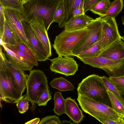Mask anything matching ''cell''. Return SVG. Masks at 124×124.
<instances>
[{
    "label": "cell",
    "mask_w": 124,
    "mask_h": 124,
    "mask_svg": "<svg viewBox=\"0 0 124 124\" xmlns=\"http://www.w3.org/2000/svg\"><path fill=\"white\" fill-rule=\"evenodd\" d=\"M89 30L73 51V56L88 48L99 40L101 32V17L95 19L88 25Z\"/></svg>",
    "instance_id": "9"
},
{
    "label": "cell",
    "mask_w": 124,
    "mask_h": 124,
    "mask_svg": "<svg viewBox=\"0 0 124 124\" xmlns=\"http://www.w3.org/2000/svg\"><path fill=\"white\" fill-rule=\"evenodd\" d=\"M84 0H62L64 9L63 19L59 24L60 28L64 27L66 23L73 17V11L81 4L84 3Z\"/></svg>",
    "instance_id": "19"
},
{
    "label": "cell",
    "mask_w": 124,
    "mask_h": 124,
    "mask_svg": "<svg viewBox=\"0 0 124 124\" xmlns=\"http://www.w3.org/2000/svg\"><path fill=\"white\" fill-rule=\"evenodd\" d=\"M93 19L85 14L73 17L65 24L64 29L68 30L79 29L87 27Z\"/></svg>",
    "instance_id": "17"
},
{
    "label": "cell",
    "mask_w": 124,
    "mask_h": 124,
    "mask_svg": "<svg viewBox=\"0 0 124 124\" xmlns=\"http://www.w3.org/2000/svg\"><path fill=\"white\" fill-rule=\"evenodd\" d=\"M7 65L15 82L22 93L26 88V84L28 75L24 71L16 67L8 60H6Z\"/></svg>",
    "instance_id": "18"
},
{
    "label": "cell",
    "mask_w": 124,
    "mask_h": 124,
    "mask_svg": "<svg viewBox=\"0 0 124 124\" xmlns=\"http://www.w3.org/2000/svg\"><path fill=\"white\" fill-rule=\"evenodd\" d=\"M15 46L32 61L34 66L38 65V61L35 55L27 45L17 41Z\"/></svg>",
    "instance_id": "27"
},
{
    "label": "cell",
    "mask_w": 124,
    "mask_h": 124,
    "mask_svg": "<svg viewBox=\"0 0 124 124\" xmlns=\"http://www.w3.org/2000/svg\"><path fill=\"white\" fill-rule=\"evenodd\" d=\"M51 93L49 88L41 94L37 101V103L39 106H45L48 102L52 99Z\"/></svg>",
    "instance_id": "33"
},
{
    "label": "cell",
    "mask_w": 124,
    "mask_h": 124,
    "mask_svg": "<svg viewBox=\"0 0 124 124\" xmlns=\"http://www.w3.org/2000/svg\"><path fill=\"white\" fill-rule=\"evenodd\" d=\"M78 93L112 108L107 90L101 77L93 74L83 79L78 84Z\"/></svg>",
    "instance_id": "3"
},
{
    "label": "cell",
    "mask_w": 124,
    "mask_h": 124,
    "mask_svg": "<svg viewBox=\"0 0 124 124\" xmlns=\"http://www.w3.org/2000/svg\"><path fill=\"white\" fill-rule=\"evenodd\" d=\"M4 13L6 21L13 31L17 41L28 46L27 40L22 23L23 18L21 12L4 8Z\"/></svg>",
    "instance_id": "10"
},
{
    "label": "cell",
    "mask_w": 124,
    "mask_h": 124,
    "mask_svg": "<svg viewBox=\"0 0 124 124\" xmlns=\"http://www.w3.org/2000/svg\"><path fill=\"white\" fill-rule=\"evenodd\" d=\"M0 46L5 50L8 60L15 66L24 71L32 70L34 66L32 63L16 54L8 48L4 44Z\"/></svg>",
    "instance_id": "16"
},
{
    "label": "cell",
    "mask_w": 124,
    "mask_h": 124,
    "mask_svg": "<svg viewBox=\"0 0 124 124\" xmlns=\"http://www.w3.org/2000/svg\"><path fill=\"white\" fill-rule=\"evenodd\" d=\"M22 23L28 46L34 54L38 61H45L49 57L42 43L27 21L23 19Z\"/></svg>",
    "instance_id": "11"
},
{
    "label": "cell",
    "mask_w": 124,
    "mask_h": 124,
    "mask_svg": "<svg viewBox=\"0 0 124 124\" xmlns=\"http://www.w3.org/2000/svg\"><path fill=\"white\" fill-rule=\"evenodd\" d=\"M26 82L25 94L32 104V108L43 92L49 88L47 78L44 72L40 70L30 71Z\"/></svg>",
    "instance_id": "5"
},
{
    "label": "cell",
    "mask_w": 124,
    "mask_h": 124,
    "mask_svg": "<svg viewBox=\"0 0 124 124\" xmlns=\"http://www.w3.org/2000/svg\"><path fill=\"white\" fill-rule=\"evenodd\" d=\"M89 30L88 25L83 28L72 30L64 29L55 37L53 47L58 56H73V49Z\"/></svg>",
    "instance_id": "4"
},
{
    "label": "cell",
    "mask_w": 124,
    "mask_h": 124,
    "mask_svg": "<svg viewBox=\"0 0 124 124\" xmlns=\"http://www.w3.org/2000/svg\"><path fill=\"white\" fill-rule=\"evenodd\" d=\"M100 40L79 53L76 56L77 58L98 56L101 52L99 47Z\"/></svg>",
    "instance_id": "25"
},
{
    "label": "cell",
    "mask_w": 124,
    "mask_h": 124,
    "mask_svg": "<svg viewBox=\"0 0 124 124\" xmlns=\"http://www.w3.org/2000/svg\"><path fill=\"white\" fill-rule=\"evenodd\" d=\"M124 101V93L121 94Z\"/></svg>",
    "instance_id": "44"
},
{
    "label": "cell",
    "mask_w": 124,
    "mask_h": 124,
    "mask_svg": "<svg viewBox=\"0 0 124 124\" xmlns=\"http://www.w3.org/2000/svg\"><path fill=\"white\" fill-rule=\"evenodd\" d=\"M30 101L26 95L22 97L16 103V106L19 112L21 114H23L28 109Z\"/></svg>",
    "instance_id": "31"
},
{
    "label": "cell",
    "mask_w": 124,
    "mask_h": 124,
    "mask_svg": "<svg viewBox=\"0 0 124 124\" xmlns=\"http://www.w3.org/2000/svg\"><path fill=\"white\" fill-rule=\"evenodd\" d=\"M1 3L4 8H8L18 10L22 12L23 5L17 0H0Z\"/></svg>",
    "instance_id": "29"
},
{
    "label": "cell",
    "mask_w": 124,
    "mask_h": 124,
    "mask_svg": "<svg viewBox=\"0 0 124 124\" xmlns=\"http://www.w3.org/2000/svg\"><path fill=\"white\" fill-rule=\"evenodd\" d=\"M111 4L110 0H102L90 11L94 14L103 17L108 9Z\"/></svg>",
    "instance_id": "26"
},
{
    "label": "cell",
    "mask_w": 124,
    "mask_h": 124,
    "mask_svg": "<svg viewBox=\"0 0 124 124\" xmlns=\"http://www.w3.org/2000/svg\"><path fill=\"white\" fill-rule=\"evenodd\" d=\"M0 48V99L10 103H16L23 97L7 64L6 55Z\"/></svg>",
    "instance_id": "2"
},
{
    "label": "cell",
    "mask_w": 124,
    "mask_h": 124,
    "mask_svg": "<svg viewBox=\"0 0 124 124\" xmlns=\"http://www.w3.org/2000/svg\"><path fill=\"white\" fill-rule=\"evenodd\" d=\"M0 40L3 42L4 44L12 46H15L17 41L13 31L6 20Z\"/></svg>",
    "instance_id": "21"
},
{
    "label": "cell",
    "mask_w": 124,
    "mask_h": 124,
    "mask_svg": "<svg viewBox=\"0 0 124 124\" xmlns=\"http://www.w3.org/2000/svg\"><path fill=\"white\" fill-rule=\"evenodd\" d=\"M54 100V106L53 110L55 114L61 116L65 112V99L59 91L55 93Z\"/></svg>",
    "instance_id": "22"
},
{
    "label": "cell",
    "mask_w": 124,
    "mask_h": 124,
    "mask_svg": "<svg viewBox=\"0 0 124 124\" xmlns=\"http://www.w3.org/2000/svg\"><path fill=\"white\" fill-rule=\"evenodd\" d=\"M103 83L106 90L111 92L115 96L124 104V101L119 92L115 86L109 81V78L103 76L101 77Z\"/></svg>",
    "instance_id": "28"
},
{
    "label": "cell",
    "mask_w": 124,
    "mask_h": 124,
    "mask_svg": "<svg viewBox=\"0 0 124 124\" xmlns=\"http://www.w3.org/2000/svg\"><path fill=\"white\" fill-rule=\"evenodd\" d=\"M59 118L56 115L49 116L42 118L39 124H60Z\"/></svg>",
    "instance_id": "34"
},
{
    "label": "cell",
    "mask_w": 124,
    "mask_h": 124,
    "mask_svg": "<svg viewBox=\"0 0 124 124\" xmlns=\"http://www.w3.org/2000/svg\"><path fill=\"white\" fill-rule=\"evenodd\" d=\"M40 121V119L36 118L32 119L25 123V124H38Z\"/></svg>",
    "instance_id": "40"
},
{
    "label": "cell",
    "mask_w": 124,
    "mask_h": 124,
    "mask_svg": "<svg viewBox=\"0 0 124 124\" xmlns=\"http://www.w3.org/2000/svg\"><path fill=\"white\" fill-rule=\"evenodd\" d=\"M27 21L50 57L51 56V43L44 20L42 18L34 16L31 19Z\"/></svg>",
    "instance_id": "13"
},
{
    "label": "cell",
    "mask_w": 124,
    "mask_h": 124,
    "mask_svg": "<svg viewBox=\"0 0 124 124\" xmlns=\"http://www.w3.org/2000/svg\"><path fill=\"white\" fill-rule=\"evenodd\" d=\"M102 0H84V11L85 14L90 9Z\"/></svg>",
    "instance_id": "37"
},
{
    "label": "cell",
    "mask_w": 124,
    "mask_h": 124,
    "mask_svg": "<svg viewBox=\"0 0 124 124\" xmlns=\"http://www.w3.org/2000/svg\"><path fill=\"white\" fill-rule=\"evenodd\" d=\"M101 32L99 44L101 52L116 40L121 39L115 17H101Z\"/></svg>",
    "instance_id": "8"
},
{
    "label": "cell",
    "mask_w": 124,
    "mask_h": 124,
    "mask_svg": "<svg viewBox=\"0 0 124 124\" xmlns=\"http://www.w3.org/2000/svg\"><path fill=\"white\" fill-rule=\"evenodd\" d=\"M49 60L51 62L50 70L55 73L67 77L74 75L78 70L79 65L74 58L58 56Z\"/></svg>",
    "instance_id": "12"
},
{
    "label": "cell",
    "mask_w": 124,
    "mask_h": 124,
    "mask_svg": "<svg viewBox=\"0 0 124 124\" xmlns=\"http://www.w3.org/2000/svg\"><path fill=\"white\" fill-rule=\"evenodd\" d=\"M110 82L114 85L120 94L124 93V75L109 77Z\"/></svg>",
    "instance_id": "30"
},
{
    "label": "cell",
    "mask_w": 124,
    "mask_h": 124,
    "mask_svg": "<svg viewBox=\"0 0 124 124\" xmlns=\"http://www.w3.org/2000/svg\"><path fill=\"white\" fill-rule=\"evenodd\" d=\"M72 124V123H71L70 121H69L66 120H64L62 121L61 122V124Z\"/></svg>",
    "instance_id": "41"
},
{
    "label": "cell",
    "mask_w": 124,
    "mask_h": 124,
    "mask_svg": "<svg viewBox=\"0 0 124 124\" xmlns=\"http://www.w3.org/2000/svg\"><path fill=\"white\" fill-rule=\"evenodd\" d=\"M124 6L123 0H114L111 3L108 9L103 17H116L121 11Z\"/></svg>",
    "instance_id": "24"
},
{
    "label": "cell",
    "mask_w": 124,
    "mask_h": 124,
    "mask_svg": "<svg viewBox=\"0 0 124 124\" xmlns=\"http://www.w3.org/2000/svg\"><path fill=\"white\" fill-rule=\"evenodd\" d=\"M4 8L0 3V38H2L3 31L6 21L4 13Z\"/></svg>",
    "instance_id": "38"
},
{
    "label": "cell",
    "mask_w": 124,
    "mask_h": 124,
    "mask_svg": "<svg viewBox=\"0 0 124 124\" xmlns=\"http://www.w3.org/2000/svg\"><path fill=\"white\" fill-rule=\"evenodd\" d=\"M5 45L8 48L16 54L23 58L24 59L29 61L33 64L32 61L31 59L29 58L22 51L17 48L15 46Z\"/></svg>",
    "instance_id": "36"
},
{
    "label": "cell",
    "mask_w": 124,
    "mask_h": 124,
    "mask_svg": "<svg viewBox=\"0 0 124 124\" xmlns=\"http://www.w3.org/2000/svg\"><path fill=\"white\" fill-rule=\"evenodd\" d=\"M62 0H31L23 5L21 12L23 19L28 21L34 16L42 18L47 31L53 22L56 10Z\"/></svg>",
    "instance_id": "1"
},
{
    "label": "cell",
    "mask_w": 124,
    "mask_h": 124,
    "mask_svg": "<svg viewBox=\"0 0 124 124\" xmlns=\"http://www.w3.org/2000/svg\"><path fill=\"white\" fill-rule=\"evenodd\" d=\"M78 58L85 64L103 70L109 77L124 75V59L113 61L99 56Z\"/></svg>",
    "instance_id": "7"
},
{
    "label": "cell",
    "mask_w": 124,
    "mask_h": 124,
    "mask_svg": "<svg viewBox=\"0 0 124 124\" xmlns=\"http://www.w3.org/2000/svg\"><path fill=\"white\" fill-rule=\"evenodd\" d=\"M50 84L52 88L61 91H72L75 88L71 82L62 77L54 78Z\"/></svg>",
    "instance_id": "20"
},
{
    "label": "cell",
    "mask_w": 124,
    "mask_h": 124,
    "mask_svg": "<svg viewBox=\"0 0 124 124\" xmlns=\"http://www.w3.org/2000/svg\"><path fill=\"white\" fill-rule=\"evenodd\" d=\"M77 100L84 112L94 118L100 117L116 120L121 117L111 107L79 94Z\"/></svg>",
    "instance_id": "6"
},
{
    "label": "cell",
    "mask_w": 124,
    "mask_h": 124,
    "mask_svg": "<svg viewBox=\"0 0 124 124\" xmlns=\"http://www.w3.org/2000/svg\"><path fill=\"white\" fill-rule=\"evenodd\" d=\"M107 90L111 103L112 108L121 117L124 118V104L110 91Z\"/></svg>",
    "instance_id": "23"
},
{
    "label": "cell",
    "mask_w": 124,
    "mask_h": 124,
    "mask_svg": "<svg viewBox=\"0 0 124 124\" xmlns=\"http://www.w3.org/2000/svg\"><path fill=\"white\" fill-rule=\"evenodd\" d=\"M83 6L84 3L81 4L74 10L72 12L73 17L85 14L84 11Z\"/></svg>",
    "instance_id": "39"
},
{
    "label": "cell",
    "mask_w": 124,
    "mask_h": 124,
    "mask_svg": "<svg viewBox=\"0 0 124 124\" xmlns=\"http://www.w3.org/2000/svg\"><path fill=\"white\" fill-rule=\"evenodd\" d=\"M74 123H80L85 116L79 108L75 99L70 97L65 99V112Z\"/></svg>",
    "instance_id": "15"
},
{
    "label": "cell",
    "mask_w": 124,
    "mask_h": 124,
    "mask_svg": "<svg viewBox=\"0 0 124 124\" xmlns=\"http://www.w3.org/2000/svg\"><path fill=\"white\" fill-rule=\"evenodd\" d=\"M121 38L123 39L124 41V35L123 36H121Z\"/></svg>",
    "instance_id": "45"
},
{
    "label": "cell",
    "mask_w": 124,
    "mask_h": 124,
    "mask_svg": "<svg viewBox=\"0 0 124 124\" xmlns=\"http://www.w3.org/2000/svg\"><path fill=\"white\" fill-rule=\"evenodd\" d=\"M64 13V9L62 0L60 2L54 13L53 22L60 23L62 20Z\"/></svg>",
    "instance_id": "32"
},
{
    "label": "cell",
    "mask_w": 124,
    "mask_h": 124,
    "mask_svg": "<svg viewBox=\"0 0 124 124\" xmlns=\"http://www.w3.org/2000/svg\"><path fill=\"white\" fill-rule=\"evenodd\" d=\"M31 0H22V4L23 5L29 2Z\"/></svg>",
    "instance_id": "42"
},
{
    "label": "cell",
    "mask_w": 124,
    "mask_h": 124,
    "mask_svg": "<svg viewBox=\"0 0 124 124\" xmlns=\"http://www.w3.org/2000/svg\"><path fill=\"white\" fill-rule=\"evenodd\" d=\"M98 56L113 61L124 59V42L118 39L104 50Z\"/></svg>",
    "instance_id": "14"
},
{
    "label": "cell",
    "mask_w": 124,
    "mask_h": 124,
    "mask_svg": "<svg viewBox=\"0 0 124 124\" xmlns=\"http://www.w3.org/2000/svg\"><path fill=\"white\" fill-rule=\"evenodd\" d=\"M17 0L19 2H20L22 3V0Z\"/></svg>",
    "instance_id": "46"
},
{
    "label": "cell",
    "mask_w": 124,
    "mask_h": 124,
    "mask_svg": "<svg viewBox=\"0 0 124 124\" xmlns=\"http://www.w3.org/2000/svg\"><path fill=\"white\" fill-rule=\"evenodd\" d=\"M121 20L122 21V23L124 26V15L122 17Z\"/></svg>",
    "instance_id": "43"
},
{
    "label": "cell",
    "mask_w": 124,
    "mask_h": 124,
    "mask_svg": "<svg viewBox=\"0 0 124 124\" xmlns=\"http://www.w3.org/2000/svg\"><path fill=\"white\" fill-rule=\"evenodd\" d=\"M95 118L104 124H124V118L122 117L116 120L100 117H97Z\"/></svg>",
    "instance_id": "35"
}]
</instances>
